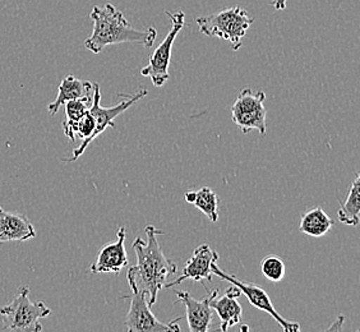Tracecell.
Instances as JSON below:
<instances>
[{
    "mask_svg": "<svg viewBox=\"0 0 360 332\" xmlns=\"http://www.w3.org/2000/svg\"><path fill=\"white\" fill-rule=\"evenodd\" d=\"M145 230L147 241L145 242L139 236L132 243V248L137 256V264L129 267L127 274L134 279L141 290L145 291L148 305H153L158 300L159 291L167 284V276L176 274L178 267L167 260L160 247L158 236H162L164 231L153 225H147Z\"/></svg>",
    "mask_w": 360,
    "mask_h": 332,
    "instance_id": "cell-1",
    "label": "cell"
},
{
    "mask_svg": "<svg viewBox=\"0 0 360 332\" xmlns=\"http://www.w3.org/2000/svg\"><path fill=\"white\" fill-rule=\"evenodd\" d=\"M94 22V28L90 37L84 42V48L94 54H100L106 46L119 45L125 42H136L145 48H151L158 31L153 27L137 30L127 21L124 14L112 4H105L104 7L95 6L90 14Z\"/></svg>",
    "mask_w": 360,
    "mask_h": 332,
    "instance_id": "cell-2",
    "label": "cell"
},
{
    "mask_svg": "<svg viewBox=\"0 0 360 332\" xmlns=\"http://www.w3.org/2000/svg\"><path fill=\"white\" fill-rule=\"evenodd\" d=\"M253 21L255 20L248 12L238 6L195 18L200 32L208 37H219L226 40L231 44V49L234 51L242 48L243 37L250 30Z\"/></svg>",
    "mask_w": 360,
    "mask_h": 332,
    "instance_id": "cell-3",
    "label": "cell"
},
{
    "mask_svg": "<svg viewBox=\"0 0 360 332\" xmlns=\"http://www.w3.org/2000/svg\"><path fill=\"white\" fill-rule=\"evenodd\" d=\"M31 289L22 286L17 297L9 305L0 308L3 330L13 332H40V319L51 314V309L44 302L30 300Z\"/></svg>",
    "mask_w": 360,
    "mask_h": 332,
    "instance_id": "cell-4",
    "label": "cell"
},
{
    "mask_svg": "<svg viewBox=\"0 0 360 332\" xmlns=\"http://www.w3.org/2000/svg\"><path fill=\"white\" fill-rule=\"evenodd\" d=\"M129 286L132 289V295H124L122 299H128L131 302L129 311L125 317L124 326L128 332H178L180 331L179 319H173L169 324H164L151 311V305H148L147 295L141 290L134 279L127 274Z\"/></svg>",
    "mask_w": 360,
    "mask_h": 332,
    "instance_id": "cell-5",
    "label": "cell"
},
{
    "mask_svg": "<svg viewBox=\"0 0 360 332\" xmlns=\"http://www.w3.org/2000/svg\"><path fill=\"white\" fill-rule=\"evenodd\" d=\"M264 91H252L250 87H243L238 94L236 103L231 106V119L243 133L256 131L262 136L267 131V110L264 101Z\"/></svg>",
    "mask_w": 360,
    "mask_h": 332,
    "instance_id": "cell-6",
    "label": "cell"
},
{
    "mask_svg": "<svg viewBox=\"0 0 360 332\" xmlns=\"http://www.w3.org/2000/svg\"><path fill=\"white\" fill-rule=\"evenodd\" d=\"M172 20V28L165 39L161 42L159 46L153 51V56L150 58V62L146 65L143 70H141V75L143 77L151 78L155 87H162L169 81V65L172 60V51L176 36L179 35L181 28L186 26V14L184 12H176L170 13Z\"/></svg>",
    "mask_w": 360,
    "mask_h": 332,
    "instance_id": "cell-7",
    "label": "cell"
},
{
    "mask_svg": "<svg viewBox=\"0 0 360 332\" xmlns=\"http://www.w3.org/2000/svg\"><path fill=\"white\" fill-rule=\"evenodd\" d=\"M211 271H212V275H216V276L220 277L221 280L229 281V283L236 285V288H239V290L242 291V294H244L245 297L248 298L250 305H253V307H256L257 309H259V311L269 313L271 317L275 319L277 324L284 328V331H300V325H299L298 322L288 321V319H285L284 317L277 312L275 305H272V302H271V298L269 297L267 291L262 289L261 286L242 281V280H239V279L234 276V275H229L225 271L221 270V267L217 264V262H214L211 264Z\"/></svg>",
    "mask_w": 360,
    "mask_h": 332,
    "instance_id": "cell-8",
    "label": "cell"
},
{
    "mask_svg": "<svg viewBox=\"0 0 360 332\" xmlns=\"http://www.w3.org/2000/svg\"><path fill=\"white\" fill-rule=\"evenodd\" d=\"M147 94H148V91L146 89H139L134 95H122L120 94L124 98L119 104L115 105V106H110V108H103L100 104V100H101L100 86H98V83H94V95H92L90 113L95 118L96 127H95V132L92 134V141L97 139L101 133H104L108 127L115 128L114 119L128 110L133 104L139 103V100L146 97Z\"/></svg>",
    "mask_w": 360,
    "mask_h": 332,
    "instance_id": "cell-9",
    "label": "cell"
},
{
    "mask_svg": "<svg viewBox=\"0 0 360 332\" xmlns=\"http://www.w3.org/2000/svg\"><path fill=\"white\" fill-rule=\"evenodd\" d=\"M219 253L211 248L208 244H201L194 249L193 255L184 264L183 274L175 281L165 284L164 288L170 289L176 285H180L184 280H193V281H202L207 280L208 283L212 281V271L211 264L219 261Z\"/></svg>",
    "mask_w": 360,
    "mask_h": 332,
    "instance_id": "cell-10",
    "label": "cell"
},
{
    "mask_svg": "<svg viewBox=\"0 0 360 332\" xmlns=\"http://www.w3.org/2000/svg\"><path fill=\"white\" fill-rule=\"evenodd\" d=\"M125 228L120 226L117 234V241L109 243L100 249L95 262L91 264L92 274H120V271L128 264V255L125 250Z\"/></svg>",
    "mask_w": 360,
    "mask_h": 332,
    "instance_id": "cell-11",
    "label": "cell"
},
{
    "mask_svg": "<svg viewBox=\"0 0 360 332\" xmlns=\"http://www.w3.org/2000/svg\"><path fill=\"white\" fill-rule=\"evenodd\" d=\"M219 294V290H212L198 300L189 294V291H176L178 303H183L187 308L188 328L191 332H206L212 324L214 309L210 307L212 298Z\"/></svg>",
    "mask_w": 360,
    "mask_h": 332,
    "instance_id": "cell-12",
    "label": "cell"
},
{
    "mask_svg": "<svg viewBox=\"0 0 360 332\" xmlns=\"http://www.w3.org/2000/svg\"><path fill=\"white\" fill-rule=\"evenodd\" d=\"M242 291L236 285L226 289L225 294L219 298V294L211 299L210 307L217 313L220 319V330L228 331L229 328L242 324L243 308L239 303Z\"/></svg>",
    "mask_w": 360,
    "mask_h": 332,
    "instance_id": "cell-13",
    "label": "cell"
},
{
    "mask_svg": "<svg viewBox=\"0 0 360 332\" xmlns=\"http://www.w3.org/2000/svg\"><path fill=\"white\" fill-rule=\"evenodd\" d=\"M36 238V230L27 216L8 212L0 206V243L26 242Z\"/></svg>",
    "mask_w": 360,
    "mask_h": 332,
    "instance_id": "cell-14",
    "label": "cell"
},
{
    "mask_svg": "<svg viewBox=\"0 0 360 332\" xmlns=\"http://www.w3.org/2000/svg\"><path fill=\"white\" fill-rule=\"evenodd\" d=\"M94 95V83L81 81L75 76H67L58 87V96L56 100L48 105L49 114L54 117L60 108L72 100H84L92 103Z\"/></svg>",
    "mask_w": 360,
    "mask_h": 332,
    "instance_id": "cell-15",
    "label": "cell"
},
{
    "mask_svg": "<svg viewBox=\"0 0 360 332\" xmlns=\"http://www.w3.org/2000/svg\"><path fill=\"white\" fill-rule=\"evenodd\" d=\"M333 226V220L326 214L322 208H314L308 210L300 219L299 230L313 238H321L326 236Z\"/></svg>",
    "mask_w": 360,
    "mask_h": 332,
    "instance_id": "cell-16",
    "label": "cell"
},
{
    "mask_svg": "<svg viewBox=\"0 0 360 332\" xmlns=\"http://www.w3.org/2000/svg\"><path fill=\"white\" fill-rule=\"evenodd\" d=\"M360 214V175L355 174L352 186L349 188L345 201L340 205L338 210V217L340 222L356 226L359 224Z\"/></svg>",
    "mask_w": 360,
    "mask_h": 332,
    "instance_id": "cell-17",
    "label": "cell"
},
{
    "mask_svg": "<svg viewBox=\"0 0 360 332\" xmlns=\"http://www.w3.org/2000/svg\"><path fill=\"white\" fill-rule=\"evenodd\" d=\"M91 103L84 100H72L64 105L65 120L63 122V131L70 141H76V131L78 122L84 117V113L90 109Z\"/></svg>",
    "mask_w": 360,
    "mask_h": 332,
    "instance_id": "cell-18",
    "label": "cell"
},
{
    "mask_svg": "<svg viewBox=\"0 0 360 332\" xmlns=\"http://www.w3.org/2000/svg\"><path fill=\"white\" fill-rule=\"evenodd\" d=\"M193 205L206 215L211 222L219 220V197L211 188L202 187L200 191H194Z\"/></svg>",
    "mask_w": 360,
    "mask_h": 332,
    "instance_id": "cell-19",
    "label": "cell"
},
{
    "mask_svg": "<svg viewBox=\"0 0 360 332\" xmlns=\"http://www.w3.org/2000/svg\"><path fill=\"white\" fill-rule=\"evenodd\" d=\"M261 272L272 283H280L286 274V267L283 258L275 255L264 257L261 262Z\"/></svg>",
    "mask_w": 360,
    "mask_h": 332,
    "instance_id": "cell-20",
    "label": "cell"
},
{
    "mask_svg": "<svg viewBox=\"0 0 360 332\" xmlns=\"http://www.w3.org/2000/svg\"><path fill=\"white\" fill-rule=\"evenodd\" d=\"M342 325H344V317L340 316V317H338V319L335 321V324L327 328V331H333V330L341 331V330H342Z\"/></svg>",
    "mask_w": 360,
    "mask_h": 332,
    "instance_id": "cell-21",
    "label": "cell"
},
{
    "mask_svg": "<svg viewBox=\"0 0 360 332\" xmlns=\"http://www.w3.org/2000/svg\"><path fill=\"white\" fill-rule=\"evenodd\" d=\"M271 4H272V7L277 9V11H283V9L286 8L288 0H271Z\"/></svg>",
    "mask_w": 360,
    "mask_h": 332,
    "instance_id": "cell-22",
    "label": "cell"
},
{
    "mask_svg": "<svg viewBox=\"0 0 360 332\" xmlns=\"http://www.w3.org/2000/svg\"><path fill=\"white\" fill-rule=\"evenodd\" d=\"M240 330H242V331H250V326H242Z\"/></svg>",
    "mask_w": 360,
    "mask_h": 332,
    "instance_id": "cell-23",
    "label": "cell"
}]
</instances>
